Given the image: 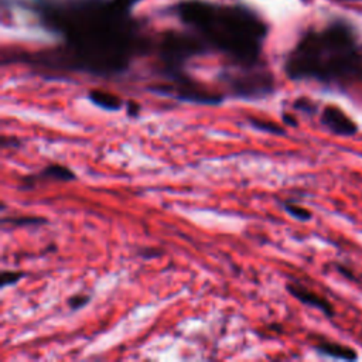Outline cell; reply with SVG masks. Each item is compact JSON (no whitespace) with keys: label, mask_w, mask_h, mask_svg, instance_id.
<instances>
[{"label":"cell","mask_w":362,"mask_h":362,"mask_svg":"<svg viewBox=\"0 0 362 362\" xmlns=\"http://www.w3.org/2000/svg\"><path fill=\"white\" fill-rule=\"evenodd\" d=\"M321 123L332 134L351 137L358 133V124L338 106L328 105L321 112Z\"/></svg>","instance_id":"obj_6"},{"label":"cell","mask_w":362,"mask_h":362,"mask_svg":"<svg viewBox=\"0 0 362 362\" xmlns=\"http://www.w3.org/2000/svg\"><path fill=\"white\" fill-rule=\"evenodd\" d=\"M47 221L40 216H30V215H23L17 218H3L1 223H11L16 226H24V225H40L45 223Z\"/></svg>","instance_id":"obj_12"},{"label":"cell","mask_w":362,"mask_h":362,"mask_svg":"<svg viewBox=\"0 0 362 362\" xmlns=\"http://www.w3.org/2000/svg\"><path fill=\"white\" fill-rule=\"evenodd\" d=\"M140 255L146 259H150V257H156V256H160L161 252L160 250H151V249H144L140 252Z\"/></svg>","instance_id":"obj_20"},{"label":"cell","mask_w":362,"mask_h":362,"mask_svg":"<svg viewBox=\"0 0 362 362\" xmlns=\"http://www.w3.org/2000/svg\"><path fill=\"white\" fill-rule=\"evenodd\" d=\"M126 110L130 116H137L139 110H140V106H139V103H136L133 100H129L127 105H126Z\"/></svg>","instance_id":"obj_17"},{"label":"cell","mask_w":362,"mask_h":362,"mask_svg":"<svg viewBox=\"0 0 362 362\" xmlns=\"http://www.w3.org/2000/svg\"><path fill=\"white\" fill-rule=\"evenodd\" d=\"M284 68L293 81L311 79L339 88L362 82V55L352 28L345 23L304 35Z\"/></svg>","instance_id":"obj_1"},{"label":"cell","mask_w":362,"mask_h":362,"mask_svg":"<svg viewBox=\"0 0 362 362\" xmlns=\"http://www.w3.org/2000/svg\"><path fill=\"white\" fill-rule=\"evenodd\" d=\"M281 117H283L284 124H287V126H297V119L294 116H291L288 113H283Z\"/></svg>","instance_id":"obj_19"},{"label":"cell","mask_w":362,"mask_h":362,"mask_svg":"<svg viewBox=\"0 0 362 362\" xmlns=\"http://www.w3.org/2000/svg\"><path fill=\"white\" fill-rule=\"evenodd\" d=\"M293 107L300 110V112H305V113H310V115H314L317 112V105L315 102L307 99V98H300V99H296L294 103H293Z\"/></svg>","instance_id":"obj_14"},{"label":"cell","mask_w":362,"mask_h":362,"mask_svg":"<svg viewBox=\"0 0 362 362\" xmlns=\"http://www.w3.org/2000/svg\"><path fill=\"white\" fill-rule=\"evenodd\" d=\"M23 276H24V273H23V272L4 270V272H1V276H0V284H1V287H6V286H10V284H14V283H17Z\"/></svg>","instance_id":"obj_15"},{"label":"cell","mask_w":362,"mask_h":362,"mask_svg":"<svg viewBox=\"0 0 362 362\" xmlns=\"http://www.w3.org/2000/svg\"><path fill=\"white\" fill-rule=\"evenodd\" d=\"M74 178H75V174L68 167L61 164H51L45 167L38 175H28V177H24L21 181H23V188H33L38 181H45V180L71 181Z\"/></svg>","instance_id":"obj_8"},{"label":"cell","mask_w":362,"mask_h":362,"mask_svg":"<svg viewBox=\"0 0 362 362\" xmlns=\"http://www.w3.org/2000/svg\"><path fill=\"white\" fill-rule=\"evenodd\" d=\"M88 98L93 105H96L98 107H102L105 110H109V112H116L123 107V100L117 95L106 92V90L93 89L88 93Z\"/></svg>","instance_id":"obj_10"},{"label":"cell","mask_w":362,"mask_h":362,"mask_svg":"<svg viewBox=\"0 0 362 362\" xmlns=\"http://www.w3.org/2000/svg\"><path fill=\"white\" fill-rule=\"evenodd\" d=\"M228 81L235 95L242 98H262L273 90V78L267 72H249Z\"/></svg>","instance_id":"obj_5"},{"label":"cell","mask_w":362,"mask_h":362,"mask_svg":"<svg viewBox=\"0 0 362 362\" xmlns=\"http://www.w3.org/2000/svg\"><path fill=\"white\" fill-rule=\"evenodd\" d=\"M315 351L318 354H322L329 358L335 359H342V361H355L358 358V354L354 348L348 345H342L338 342H329V341H322L315 345Z\"/></svg>","instance_id":"obj_9"},{"label":"cell","mask_w":362,"mask_h":362,"mask_svg":"<svg viewBox=\"0 0 362 362\" xmlns=\"http://www.w3.org/2000/svg\"><path fill=\"white\" fill-rule=\"evenodd\" d=\"M287 291L294 298H297L300 303H303L304 305H308V307L320 310L328 318L334 317L335 311H334V307L331 305V303L327 298L318 296L317 293L308 290L307 287H304L301 284H297V283H290V284H287Z\"/></svg>","instance_id":"obj_7"},{"label":"cell","mask_w":362,"mask_h":362,"mask_svg":"<svg viewBox=\"0 0 362 362\" xmlns=\"http://www.w3.org/2000/svg\"><path fill=\"white\" fill-rule=\"evenodd\" d=\"M249 123L252 127L257 129V130H262V132H266V133H272V134H284L286 130L279 126L277 123H273V122H269V120H263V119H257V117H247Z\"/></svg>","instance_id":"obj_11"},{"label":"cell","mask_w":362,"mask_h":362,"mask_svg":"<svg viewBox=\"0 0 362 362\" xmlns=\"http://www.w3.org/2000/svg\"><path fill=\"white\" fill-rule=\"evenodd\" d=\"M284 209L288 215H291L293 218L298 219V221H310L311 219V212L297 204H291V202H286L284 204Z\"/></svg>","instance_id":"obj_13"},{"label":"cell","mask_w":362,"mask_h":362,"mask_svg":"<svg viewBox=\"0 0 362 362\" xmlns=\"http://www.w3.org/2000/svg\"><path fill=\"white\" fill-rule=\"evenodd\" d=\"M163 58L168 64L171 75L178 72L180 64H182L188 57L201 51V45L191 37L181 35V34H170L165 37L163 42Z\"/></svg>","instance_id":"obj_4"},{"label":"cell","mask_w":362,"mask_h":362,"mask_svg":"<svg viewBox=\"0 0 362 362\" xmlns=\"http://www.w3.org/2000/svg\"><path fill=\"white\" fill-rule=\"evenodd\" d=\"M173 79L175 85L171 86H157V92L174 95L181 100L206 103V105H218L222 102V96L206 90L204 86L192 82L189 78L180 75V72L173 74Z\"/></svg>","instance_id":"obj_3"},{"label":"cell","mask_w":362,"mask_h":362,"mask_svg":"<svg viewBox=\"0 0 362 362\" xmlns=\"http://www.w3.org/2000/svg\"><path fill=\"white\" fill-rule=\"evenodd\" d=\"M88 301H89L88 296H85V294H75V296L69 297L68 305H69L71 310H78V308L83 307Z\"/></svg>","instance_id":"obj_16"},{"label":"cell","mask_w":362,"mask_h":362,"mask_svg":"<svg viewBox=\"0 0 362 362\" xmlns=\"http://www.w3.org/2000/svg\"><path fill=\"white\" fill-rule=\"evenodd\" d=\"M182 20L198 30L222 51L245 64L257 59L266 27L252 13L238 7H216L202 1L180 6Z\"/></svg>","instance_id":"obj_2"},{"label":"cell","mask_w":362,"mask_h":362,"mask_svg":"<svg viewBox=\"0 0 362 362\" xmlns=\"http://www.w3.org/2000/svg\"><path fill=\"white\" fill-rule=\"evenodd\" d=\"M136 0H116L115 1V10H124V8H127L132 3H134Z\"/></svg>","instance_id":"obj_18"}]
</instances>
